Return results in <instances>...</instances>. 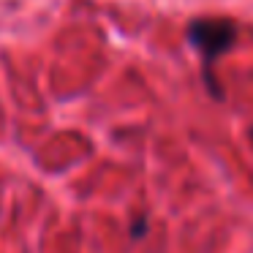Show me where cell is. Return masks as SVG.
Masks as SVG:
<instances>
[{
    "label": "cell",
    "mask_w": 253,
    "mask_h": 253,
    "mask_svg": "<svg viewBox=\"0 0 253 253\" xmlns=\"http://www.w3.org/2000/svg\"><path fill=\"white\" fill-rule=\"evenodd\" d=\"M251 136H253V131H251Z\"/></svg>",
    "instance_id": "obj_3"
},
{
    "label": "cell",
    "mask_w": 253,
    "mask_h": 253,
    "mask_svg": "<svg viewBox=\"0 0 253 253\" xmlns=\"http://www.w3.org/2000/svg\"><path fill=\"white\" fill-rule=\"evenodd\" d=\"M188 41L202 52L204 71H207V77H210V71H212V60L234 46L237 25L231 22V19H220V17L193 19V22L188 25Z\"/></svg>",
    "instance_id": "obj_1"
},
{
    "label": "cell",
    "mask_w": 253,
    "mask_h": 253,
    "mask_svg": "<svg viewBox=\"0 0 253 253\" xmlns=\"http://www.w3.org/2000/svg\"><path fill=\"white\" fill-rule=\"evenodd\" d=\"M144 231H147V220H136V223H133V229H131V234L133 237H136V240H139V237H144Z\"/></svg>",
    "instance_id": "obj_2"
}]
</instances>
